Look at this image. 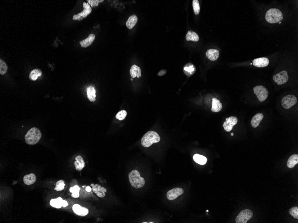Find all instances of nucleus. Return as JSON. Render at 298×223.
I'll use <instances>...</instances> for the list:
<instances>
[{"instance_id":"f704fd0d","label":"nucleus","mask_w":298,"mask_h":223,"mask_svg":"<svg viewBox=\"0 0 298 223\" xmlns=\"http://www.w3.org/2000/svg\"><path fill=\"white\" fill-rule=\"evenodd\" d=\"M289 213L295 219H298V207H292L289 210Z\"/></svg>"},{"instance_id":"6ab92c4d","label":"nucleus","mask_w":298,"mask_h":223,"mask_svg":"<svg viewBox=\"0 0 298 223\" xmlns=\"http://www.w3.org/2000/svg\"><path fill=\"white\" fill-rule=\"evenodd\" d=\"M222 109V104L219 99L215 98H212V111L213 112H218Z\"/></svg>"},{"instance_id":"4c0bfd02","label":"nucleus","mask_w":298,"mask_h":223,"mask_svg":"<svg viewBox=\"0 0 298 223\" xmlns=\"http://www.w3.org/2000/svg\"><path fill=\"white\" fill-rule=\"evenodd\" d=\"M63 207H66L67 206H68V203L67 201H66V200H63Z\"/></svg>"},{"instance_id":"ddd939ff","label":"nucleus","mask_w":298,"mask_h":223,"mask_svg":"<svg viewBox=\"0 0 298 223\" xmlns=\"http://www.w3.org/2000/svg\"><path fill=\"white\" fill-rule=\"evenodd\" d=\"M72 210L76 214L81 216H85L88 215V210L85 207H83L78 204H75L72 207Z\"/></svg>"},{"instance_id":"f03ea898","label":"nucleus","mask_w":298,"mask_h":223,"mask_svg":"<svg viewBox=\"0 0 298 223\" xmlns=\"http://www.w3.org/2000/svg\"><path fill=\"white\" fill-rule=\"evenodd\" d=\"M160 141V137L158 133L154 131H149L142 137V145L144 147L148 148L153 143H157Z\"/></svg>"},{"instance_id":"ea45409f","label":"nucleus","mask_w":298,"mask_h":223,"mask_svg":"<svg viewBox=\"0 0 298 223\" xmlns=\"http://www.w3.org/2000/svg\"><path fill=\"white\" fill-rule=\"evenodd\" d=\"M231 135H232V136H234V133H231Z\"/></svg>"},{"instance_id":"4468645a","label":"nucleus","mask_w":298,"mask_h":223,"mask_svg":"<svg viewBox=\"0 0 298 223\" xmlns=\"http://www.w3.org/2000/svg\"><path fill=\"white\" fill-rule=\"evenodd\" d=\"M253 64L255 66L264 67L269 65V60L267 57H260L254 59L253 61Z\"/></svg>"},{"instance_id":"dca6fc26","label":"nucleus","mask_w":298,"mask_h":223,"mask_svg":"<svg viewBox=\"0 0 298 223\" xmlns=\"http://www.w3.org/2000/svg\"><path fill=\"white\" fill-rule=\"evenodd\" d=\"M75 160L76 161L74 163V165L76 170L77 171H81L85 167V161L81 156H78L77 157H76Z\"/></svg>"},{"instance_id":"39448f33","label":"nucleus","mask_w":298,"mask_h":223,"mask_svg":"<svg viewBox=\"0 0 298 223\" xmlns=\"http://www.w3.org/2000/svg\"><path fill=\"white\" fill-rule=\"evenodd\" d=\"M253 213L251 210L246 209L241 211L236 218L237 223H246L252 217Z\"/></svg>"},{"instance_id":"20e7f679","label":"nucleus","mask_w":298,"mask_h":223,"mask_svg":"<svg viewBox=\"0 0 298 223\" xmlns=\"http://www.w3.org/2000/svg\"><path fill=\"white\" fill-rule=\"evenodd\" d=\"M283 14L278 9L272 8L267 11L266 19L270 23H276L280 22L283 19Z\"/></svg>"},{"instance_id":"e433bc0d","label":"nucleus","mask_w":298,"mask_h":223,"mask_svg":"<svg viewBox=\"0 0 298 223\" xmlns=\"http://www.w3.org/2000/svg\"><path fill=\"white\" fill-rule=\"evenodd\" d=\"M166 71L165 70H162L159 72V73L158 74V75L159 76H162L166 74Z\"/></svg>"},{"instance_id":"1a4fd4ad","label":"nucleus","mask_w":298,"mask_h":223,"mask_svg":"<svg viewBox=\"0 0 298 223\" xmlns=\"http://www.w3.org/2000/svg\"><path fill=\"white\" fill-rule=\"evenodd\" d=\"M289 77L287 72L283 71L273 76V80L278 85H282L288 81Z\"/></svg>"},{"instance_id":"0eeeda50","label":"nucleus","mask_w":298,"mask_h":223,"mask_svg":"<svg viewBox=\"0 0 298 223\" xmlns=\"http://www.w3.org/2000/svg\"><path fill=\"white\" fill-rule=\"evenodd\" d=\"M297 102V99L295 95L289 94L283 98L282 100V105L285 109H288L295 105Z\"/></svg>"},{"instance_id":"f3484780","label":"nucleus","mask_w":298,"mask_h":223,"mask_svg":"<svg viewBox=\"0 0 298 223\" xmlns=\"http://www.w3.org/2000/svg\"><path fill=\"white\" fill-rule=\"evenodd\" d=\"M263 115L261 113H259L255 115L253 117L251 121L252 126L254 128L258 127L261 121L263 119Z\"/></svg>"},{"instance_id":"c85d7f7f","label":"nucleus","mask_w":298,"mask_h":223,"mask_svg":"<svg viewBox=\"0 0 298 223\" xmlns=\"http://www.w3.org/2000/svg\"><path fill=\"white\" fill-rule=\"evenodd\" d=\"M80 190H81V188L77 185L71 188L70 189V192L72 193V197L73 198H78L80 196L79 193H80Z\"/></svg>"},{"instance_id":"c9c22d12","label":"nucleus","mask_w":298,"mask_h":223,"mask_svg":"<svg viewBox=\"0 0 298 223\" xmlns=\"http://www.w3.org/2000/svg\"><path fill=\"white\" fill-rule=\"evenodd\" d=\"M88 3L91 5V7H93L94 6H98L100 2H102L103 0H88Z\"/></svg>"},{"instance_id":"2eb2a0df","label":"nucleus","mask_w":298,"mask_h":223,"mask_svg":"<svg viewBox=\"0 0 298 223\" xmlns=\"http://www.w3.org/2000/svg\"><path fill=\"white\" fill-rule=\"evenodd\" d=\"M206 55L208 59L215 61L219 57V51L216 49H209L206 51Z\"/></svg>"},{"instance_id":"4be33fe9","label":"nucleus","mask_w":298,"mask_h":223,"mask_svg":"<svg viewBox=\"0 0 298 223\" xmlns=\"http://www.w3.org/2000/svg\"><path fill=\"white\" fill-rule=\"evenodd\" d=\"M138 18L135 14L131 15L126 22V26L129 29H132L137 23Z\"/></svg>"},{"instance_id":"2f4dec72","label":"nucleus","mask_w":298,"mask_h":223,"mask_svg":"<svg viewBox=\"0 0 298 223\" xmlns=\"http://www.w3.org/2000/svg\"><path fill=\"white\" fill-rule=\"evenodd\" d=\"M7 69H8V66L4 62V61L2 59H0V74L1 75H5L7 73Z\"/></svg>"},{"instance_id":"473e14b6","label":"nucleus","mask_w":298,"mask_h":223,"mask_svg":"<svg viewBox=\"0 0 298 223\" xmlns=\"http://www.w3.org/2000/svg\"><path fill=\"white\" fill-rule=\"evenodd\" d=\"M184 70L186 72L189 73V74H190V75H193L195 71H196V69L195 68V67L193 65L190 64V65L189 66L186 65V66L184 68Z\"/></svg>"},{"instance_id":"aec40b11","label":"nucleus","mask_w":298,"mask_h":223,"mask_svg":"<svg viewBox=\"0 0 298 223\" xmlns=\"http://www.w3.org/2000/svg\"><path fill=\"white\" fill-rule=\"evenodd\" d=\"M130 75L132 78H135L136 77L139 78L141 77V70L140 68L136 65L132 66L130 69Z\"/></svg>"},{"instance_id":"cd10ccee","label":"nucleus","mask_w":298,"mask_h":223,"mask_svg":"<svg viewBox=\"0 0 298 223\" xmlns=\"http://www.w3.org/2000/svg\"><path fill=\"white\" fill-rule=\"evenodd\" d=\"M42 74V71H41L39 69H34L31 72L30 74V80H33V81H35V80H37L38 77L41 76Z\"/></svg>"},{"instance_id":"f257e3e1","label":"nucleus","mask_w":298,"mask_h":223,"mask_svg":"<svg viewBox=\"0 0 298 223\" xmlns=\"http://www.w3.org/2000/svg\"><path fill=\"white\" fill-rule=\"evenodd\" d=\"M42 137L40 130L36 127H33L28 130L25 136V140L28 145H35L39 142Z\"/></svg>"},{"instance_id":"7c9ffc66","label":"nucleus","mask_w":298,"mask_h":223,"mask_svg":"<svg viewBox=\"0 0 298 223\" xmlns=\"http://www.w3.org/2000/svg\"><path fill=\"white\" fill-rule=\"evenodd\" d=\"M65 186V184L64 181L62 180H59L56 182V186L54 188V190L56 191H62L64 189Z\"/></svg>"},{"instance_id":"f8f14e48","label":"nucleus","mask_w":298,"mask_h":223,"mask_svg":"<svg viewBox=\"0 0 298 223\" xmlns=\"http://www.w3.org/2000/svg\"><path fill=\"white\" fill-rule=\"evenodd\" d=\"M91 186H92V190L95 194H96L98 197L100 198H102L105 197V193L107 192V189L104 187H101L100 185L96 184H91Z\"/></svg>"},{"instance_id":"412c9836","label":"nucleus","mask_w":298,"mask_h":223,"mask_svg":"<svg viewBox=\"0 0 298 223\" xmlns=\"http://www.w3.org/2000/svg\"><path fill=\"white\" fill-rule=\"evenodd\" d=\"M36 180V177L33 173L30 174L25 175L23 177V182L25 184L30 185L35 183Z\"/></svg>"},{"instance_id":"c756f323","label":"nucleus","mask_w":298,"mask_h":223,"mask_svg":"<svg viewBox=\"0 0 298 223\" xmlns=\"http://www.w3.org/2000/svg\"><path fill=\"white\" fill-rule=\"evenodd\" d=\"M193 6L194 13L196 15H198L200 13V6L199 1H198V0H193Z\"/></svg>"},{"instance_id":"393cba45","label":"nucleus","mask_w":298,"mask_h":223,"mask_svg":"<svg viewBox=\"0 0 298 223\" xmlns=\"http://www.w3.org/2000/svg\"><path fill=\"white\" fill-rule=\"evenodd\" d=\"M193 160L195 162L200 165H204L207 162V159L206 157L198 154L194 155Z\"/></svg>"},{"instance_id":"9d476101","label":"nucleus","mask_w":298,"mask_h":223,"mask_svg":"<svg viewBox=\"0 0 298 223\" xmlns=\"http://www.w3.org/2000/svg\"><path fill=\"white\" fill-rule=\"evenodd\" d=\"M238 122V119L236 117L231 116L226 119V122H224L223 127L224 129L227 132H230L233 129Z\"/></svg>"},{"instance_id":"423d86ee","label":"nucleus","mask_w":298,"mask_h":223,"mask_svg":"<svg viewBox=\"0 0 298 223\" xmlns=\"http://www.w3.org/2000/svg\"><path fill=\"white\" fill-rule=\"evenodd\" d=\"M254 93L257 96L260 102H263L268 97L269 92L266 87L262 86H258L254 88Z\"/></svg>"},{"instance_id":"a211bd4d","label":"nucleus","mask_w":298,"mask_h":223,"mask_svg":"<svg viewBox=\"0 0 298 223\" xmlns=\"http://www.w3.org/2000/svg\"><path fill=\"white\" fill-rule=\"evenodd\" d=\"M95 35L94 34H91L88 36V38L85 39L80 42V44L82 47L86 48L90 46L95 39Z\"/></svg>"},{"instance_id":"7ed1b4c3","label":"nucleus","mask_w":298,"mask_h":223,"mask_svg":"<svg viewBox=\"0 0 298 223\" xmlns=\"http://www.w3.org/2000/svg\"><path fill=\"white\" fill-rule=\"evenodd\" d=\"M129 179L131 185L136 189L142 188L145 184L144 179L141 176L139 171L137 170H133L129 173Z\"/></svg>"},{"instance_id":"9b49d317","label":"nucleus","mask_w":298,"mask_h":223,"mask_svg":"<svg viewBox=\"0 0 298 223\" xmlns=\"http://www.w3.org/2000/svg\"><path fill=\"white\" fill-rule=\"evenodd\" d=\"M184 190L181 188H176L170 190L166 194L167 199L170 200H173L176 199L179 196L182 195Z\"/></svg>"},{"instance_id":"58836bf2","label":"nucleus","mask_w":298,"mask_h":223,"mask_svg":"<svg viewBox=\"0 0 298 223\" xmlns=\"http://www.w3.org/2000/svg\"><path fill=\"white\" fill-rule=\"evenodd\" d=\"M86 191H87V192H91V190H92V189H91V188H90V187L87 186V187H86Z\"/></svg>"},{"instance_id":"5701e85b","label":"nucleus","mask_w":298,"mask_h":223,"mask_svg":"<svg viewBox=\"0 0 298 223\" xmlns=\"http://www.w3.org/2000/svg\"><path fill=\"white\" fill-rule=\"evenodd\" d=\"M87 96H88L89 100L91 102H94L96 100V99H95V97H96L95 93H96V92H95V88L93 86H90V87H88L87 88Z\"/></svg>"},{"instance_id":"a878e982","label":"nucleus","mask_w":298,"mask_h":223,"mask_svg":"<svg viewBox=\"0 0 298 223\" xmlns=\"http://www.w3.org/2000/svg\"><path fill=\"white\" fill-rule=\"evenodd\" d=\"M298 163V155L297 154L292 155L287 161V166L290 168H292Z\"/></svg>"},{"instance_id":"72a5a7b5","label":"nucleus","mask_w":298,"mask_h":223,"mask_svg":"<svg viewBox=\"0 0 298 223\" xmlns=\"http://www.w3.org/2000/svg\"><path fill=\"white\" fill-rule=\"evenodd\" d=\"M127 112L124 110L119 111L118 114L116 115V118L119 120H123L125 119L126 116H127Z\"/></svg>"},{"instance_id":"a19ab883","label":"nucleus","mask_w":298,"mask_h":223,"mask_svg":"<svg viewBox=\"0 0 298 223\" xmlns=\"http://www.w3.org/2000/svg\"><path fill=\"white\" fill-rule=\"evenodd\" d=\"M206 212H208V210H207V211H206Z\"/></svg>"},{"instance_id":"b1692460","label":"nucleus","mask_w":298,"mask_h":223,"mask_svg":"<svg viewBox=\"0 0 298 223\" xmlns=\"http://www.w3.org/2000/svg\"><path fill=\"white\" fill-rule=\"evenodd\" d=\"M186 39L188 41L197 42L199 41L200 38L197 33L192 30H190L188 32L186 36Z\"/></svg>"},{"instance_id":"6e6552de","label":"nucleus","mask_w":298,"mask_h":223,"mask_svg":"<svg viewBox=\"0 0 298 223\" xmlns=\"http://www.w3.org/2000/svg\"><path fill=\"white\" fill-rule=\"evenodd\" d=\"M84 10L81 13H78L77 15H74L73 19L74 20H82L83 18H85L91 13V8L90 5L88 3L84 2L83 3Z\"/></svg>"},{"instance_id":"bb28decb","label":"nucleus","mask_w":298,"mask_h":223,"mask_svg":"<svg viewBox=\"0 0 298 223\" xmlns=\"http://www.w3.org/2000/svg\"><path fill=\"white\" fill-rule=\"evenodd\" d=\"M63 200L61 197H58L56 199H52L50 202V205L53 207L56 208H61L63 206Z\"/></svg>"}]
</instances>
